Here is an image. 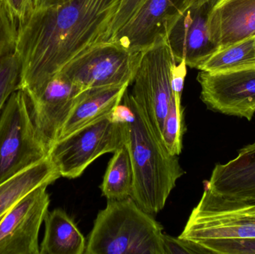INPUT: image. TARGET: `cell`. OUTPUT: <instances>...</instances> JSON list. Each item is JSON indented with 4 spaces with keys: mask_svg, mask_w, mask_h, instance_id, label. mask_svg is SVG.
I'll return each mask as SVG.
<instances>
[{
    "mask_svg": "<svg viewBox=\"0 0 255 254\" xmlns=\"http://www.w3.org/2000/svg\"><path fill=\"white\" fill-rule=\"evenodd\" d=\"M121 1L70 0L34 10L17 28L19 89L34 95L76 57L106 41Z\"/></svg>",
    "mask_w": 255,
    "mask_h": 254,
    "instance_id": "6da1fadb",
    "label": "cell"
},
{
    "mask_svg": "<svg viewBox=\"0 0 255 254\" xmlns=\"http://www.w3.org/2000/svg\"><path fill=\"white\" fill-rule=\"evenodd\" d=\"M123 101L132 112L127 122L126 141L133 171L130 198L144 211L155 215L164 208L185 171L178 156L169 154L143 109L127 91Z\"/></svg>",
    "mask_w": 255,
    "mask_h": 254,
    "instance_id": "7a4b0ae2",
    "label": "cell"
},
{
    "mask_svg": "<svg viewBox=\"0 0 255 254\" xmlns=\"http://www.w3.org/2000/svg\"><path fill=\"white\" fill-rule=\"evenodd\" d=\"M132 198L108 200L94 222L87 254H164L163 227Z\"/></svg>",
    "mask_w": 255,
    "mask_h": 254,
    "instance_id": "3957f363",
    "label": "cell"
},
{
    "mask_svg": "<svg viewBox=\"0 0 255 254\" xmlns=\"http://www.w3.org/2000/svg\"><path fill=\"white\" fill-rule=\"evenodd\" d=\"M49 153L26 95L21 89L15 91L0 115V184L46 159Z\"/></svg>",
    "mask_w": 255,
    "mask_h": 254,
    "instance_id": "277c9868",
    "label": "cell"
},
{
    "mask_svg": "<svg viewBox=\"0 0 255 254\" xmlns=\"http://www.w3.org/2000/svg\"><path fill=\"white\" fill-rule=\"evenodd\" d=\"M178 237L195 244L223 239H255V201L228 199L205 188Z\"/></svg>",
    "mask_w": 255,
    "mask_h": 254,
    "instance_id": "5b68a950",
    "label": "cell"
},
{
    "mask_svg": "<svg viewBox=\"0 0 255 254\" xmlns=\"http://www.w3.org/2000/svg\"><path fill=\"white\" fill-rule=\"evenodd\" d=\"M127 122L112 114L57 140L49 157L61 177L75 179L102 155L115 153L126 144Z\"/></svg>",
    "mask_w": 255,
    "mask_h": 254,
    "instance_id": "8992f818",
    "label": "cell"
},
{
    "mask_svg": "<svg viewBox=\"0 0 255 254\" xmlns=\"http://www.w3.org/2000/svg\"><path fill=\"white\" fill-rule=\"evenodd\" d=\"M175 58L166 39L141 52L130 95L148 116L162 140L165 119L172 101V71Z\"/></svg>",
    "mask_w": 255,
    "mask_h": 254,
    "instance_id": "52a82bcc",
    "label": "cell"
},
{
    "mask_svg": "<svg viewBox=\"0 0 255 254\" xmlns=\"http://www.w3.org/2000/svg\"><path fill=\"white\" fill-rule=\"evenodd\" d=\"M141 52H130L116 42H102L76 57L59 73L83 91L130 85Z\"/></svg>",
    "mask_w": 255,
    "mask_h": 254,
    "instance_id": "ba28073f",
    "label": "cell"
},
{
    "mask_svg": "<svg viewBox=\"0 0 255 254\" xmlns=\"http://www.w3.org/2000/svg\"><path fill=\"white\" fill-rule=\"evenodd\" d=\"M49 184L28 192L0 222V254H40L39 233L48 213Z\"/></svg>",
    "mask_w": 255,
    "mask_h": 254,
    "instance_id": "9c48e42d",
    "label": "cell"
},
{
    "mask_svg": "<svg viewBox=\"0 0 255 254\" xmlns=\"http://www.w3.org/2000/svg\"><path fill=\"white\" fill-rule=\"evenodd\" d=\"M201 100L209 110L251 121L255 114V68L227 73L200 71Z\"/></svg>",
    "mask_w": 255,
    "mask_h": 254,
    "instance_id": "30bf717a",
    "label": "cell"
},
{
    "mask_svg": "<svg viewBox=\"0 0 255 254\" xmlns=\"http://www.w3.org/2000/svg\"><path fill=\"white\" fill-rule=\"evenodd\" d=\"M186 0H145L139 10L108 41L132 52H141L166 38Z\"/></svg>",
    "mask_w": 255,
    "mask_h": 254,
    "instance_id": "8fae6325",
    "label": "cell"
},
{
    "mask_svg": "<svg viewBox=\"0 0 255 254\" xmlns=\"http://www.w3.org/2000/svg\"><path fill=\"white\" fill-rule=\"evenodd\" d=\"M84 92L58 73L34 95L27 97L33 120L49 149Z\"/></svg>",
    "mask_w": 255,
    "mask_h": 254,
    "instance_id": "7c38bea8",
    "label": "cell"
},
{
    "mask_svg": "<svg viewBox=\"0 0 255 254\" xmlns=\"http://www.w3.org/2000/svg\"><path fill=\"white\" fill-rule=\"evenodd\" d=\"M214 4L190 5L175 19L166 35V41L177 63L197 69L214 53L217 46L211 41L208 28L210 12Z\"/></svg>",
    "mask_w": 255,
    "mask_h": 254,
    "instance_id": "4fadbf2b",
    "label": "cell"
},
{
    "mask_svg": "<svg viewBox=\"0 0 255 254\" xmlns=\"http://www.w3.org/2000/svg\"><path fill=\"white\" fill-rule=\"evenodd\" d=\"M208 28L218 49L255 36V0H219L210 12Z\"/></svg>",
    "mask_w": 255,
    "mask_h": 254,
    "instance_id": "5bb4252c",
    "label": "cell"
},
{
    "mask_svg": "<svg viewBox=\"0 0 255 254\" xmlns=\"http://www.w3.org/2000/svg\"><path fill=\"white\" fill-rule=\"evenodd\" d=\"M206 189L228 199L255 201V143L225 164H217Z\"/></svg>",
    "mask_w": 255,
    "mask_h": 254,
    "instance_id": "9a60e30c",
    "label": "cell"
},
{
    "mask_svg": "<svg viewBox=\"0 0 255 254\" xmlns=\"http://www.w3.org/2000/svg\"><path fill=\"white\" fill-rule=\"evenodd\" d=\"M128 86H109L84 92L64 122L57 140L111 116L122 102Z\"/></svg>",
    "mask_w": 255,
    "mask_h": 254,
    "instance_id": "2e32d148",
    "label": "cell"
},
{
    "mask_svg": "<svg viewBox=\"0 0 255 254\" xmlns=\"http://www.w3.org/2000/svg\"><path fill=\"white\" fill-rule=\"evenodd\" d=\"M44 223V237L40 246V254H85V237L64 210L55 209L48 212Z\"/></svg>",
    "mask_w": 255,
    "mask_h": 254,
    "instance_id": "e0dca14e",
    "label": "cell"
},
{
    "mask_svg": "<svg viewBox=\"0 0 255 254\" xmlns=\"http://www.w3.org/2000/svg\"><path fill=\"white\" fill-rule=\"evenodd\" d=\"M59 177L56 167L48 157L0 184V217L28 192L40 185L52 184Z\"/></svg>",
    "mask_w": 255,
    "mask_h": 254,
    "instance_id": "ac0fdd59",
    "label": "cell"
},
{
    "mask_svg": "<svg viewBox=\"0 0 255 254\" xmlns=\"http://www.w3.org/2000/svg\"><path fill=\"white\" fill-rule=\"evenodd\" d=\"M255 68V36L220 48L202 61L197 70L211 73Z\"/></svg>",
    "mask_w": 255,
    "mask_h": 254,
    "instance_id": "d6986e66",
    "label": "cell"
},
{
    "mask_svg": "<svg viewBox=\"0 0 255 254\" xmlns=\"http://www.w3.org/2000/svg\"><path fill=\"white\" fill-rule=\"evenodd\" d=\"M133 186V171L127 146L114 153L100 186L103 196L108 200L130 198Z\"/></svg>",
    "mask_w": 255,
    "mask_h": 254,
    "instance_id": "ffe728a7",
    "label": "cell"
},
{
    "mask_svg": "<svg viewBox=\"0 0 255 254\" xmlns=\"http://www.w3.org/2000/svg\"><path fill=\"white\" fill-rule=\"evenodd\" d=\"M185 131L184 107L182 104H177L173 96L165 119L162 134L163 144L171 155L175 156L181 155Z\"/></svg>",
    "mask_w": 255,
    "mask_h": 254,
    "instance_id": "44dd1931",
    "label": "cell"
},
{
    "mask_svg": "<svg viewBox=\"0 0 255 254\" xmlns=\"http://www.w3.org/2000/svg\"><path fill=\"white\" fill-rule=\"evenodd\" d=\"M20 62L15 52L0 60V114L11 94L19 89Z\"/></svg>",
    "mask_w": 255,
    "mask_h": 254,
    "instance_id": "7402d4cb",
    "label": "cell"
},
{
    "mask_svg": "<svg viewBox=\"0 0 255 254\" xmlns=\"http://www.w3.org/2000/svg\"><path fill=\"white\" fill-rule=\"evenodd\" d=\"M196 245L204 254H255V238L208 240Z\"/></svg>",
    "mask_w": 255,
    "mask_h": 254,
    "instance_id": "603a6c76",
    "label": "cell"
},
{
    "mask_svg": "<svg viewBox=\"0 0 255 254\" xmlns=\"http://www.w3.org/2000/svg\"><path fill=\"white\" fill-rule=\"evenodd\" d=\"M17 27L0 4V60L14 52Z\"/></svg>",
    "mask_w": 255,
    "mask_h": 254,
    "instance_id": "cb8c5ba5",
    "label": "cell"
},
{
    "mask_svg": "<svg viewBox=\"0 0 255 254\" xmlns=\"http://www.w3.org/2000/svg\"><path fill=\"white\" fill-rule=\"evenodd\" d=\"M0 4L17 28L34 12V0H0Z\"/></svg>",
    "mask_w": 255,
    "mask_h": 254,
    "instance_id": "d4e9b609",
    "label": "cell"
},
{
    "mask_svg": "<svg viewBox=\"0 0 255 254\" xmlns=\"http://www.w3.org/2000/svg\"><path fill=\"white\" fill-rule=\"evenodd\" d=\"M145 1V0H122L119 9L112 21L106 41L127 23L139 10Z\"/></svg>",
    "mask_w": 255,
    "mask_h": 254,
    "instance_id": "484cf974",
    "label": "cell"
},
{
    "mask_svg": "<svg viewBox=\"0 0 255 254\" xmlns=\"http://www.w3.org/2000/svg\"><path fill=\"white\" fill-rule=\"evenodd\" d=\"M162 240L164 254H204L203 251L197 245L181 240L179 237L175 238L163 234Z\"/></svg>",
    "mask_w": 255,
    "mask_h": 254,
    "instance_id": "4316f807",
    "label": "cell"
},
{
    "mask_svg": "<svg viewBox=\"0 0 255 254\" xmlns=\"http://www.w3.org/2000/svg\"><path fill=\"white\" fill-rule=\"evenodd\" d=\"M187 66L185 61L175 63L172 71V90L177 103H181V95L184 89V80L187 76Z\"/></svg>",
    "mask_w": 255,
    "mask_h": 254,
    "instance_id": "83f0119b",
    "label": "cell"
},
{
    "mask_svg": "<svg viewBox=\"0 0 255 254\" xmlns=\"http://www.w3.org/2000/svg\"><path fill=\"white\" fill-rule=\"evenodd\" d=\"M70 0H34V10L51 6L58 5Z\"/></svg>",
    "mask_w": 255,
    "mask_h": 254,
    "instance_id": "f1b7e54d",
    "label": "cell"
},
{
    "mask_svg": "<svg viewBox=\"0 0 255 254\" xmlns=\"http://www.w3.org/2000/svg\"><path fill=\"white\" fill-rule=\"evenodd\" d=\"M219 0H186L185 8L190 5H200L206 3L215 4Z\"/></svg>",
    "mask_w": 255,
    "mask_h": 254,
    "instance_id": "f546056e",
    "label": "cell"
},
{
    "mask_svg": "<svg viewBox=\"0 0 255 254\" xmlns=\"http://www.w3.org/2000/svg\"><path fill=\"white\" fill-rule=\"evenodd\" d=\"M1 216V217H0V222H1V219H2L3 216Z\"/></svg>",
    "mask_w": 255,
    "mask_h": 254,
    "instance_id": "4dcf8cb0",
    "label": "cell"
}]
</instances>
